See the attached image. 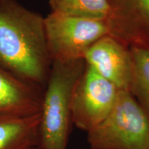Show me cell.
Wrapping results in <instances>:
<instances>
[{
    "label": "cell",
    "mask_w": 149,
    "mask_h": 149,
    "mask_svg": "<svg viewBox=\"0 0 149 149\" xmlns=\"http://www.w3.org/2000/svg\"><path fill=\"white\" fill-rule=\"evenodd\" d=\"M85 67L84 59L52 62L40 112L41 149H67L73 126L72 95Z\"/></svg>",
    "instance_id": "7a4b0ae2"
},
{
    "label": "cell",
    "mask_w": 149,
    "mask_h": 149,
    "mask_svg": "<svg viewBox=\"0 0 149 149\" xmlns=\"http://www.w3.org/2000/svg\"><path fill=\"white\" fill-rule=\"evenodd\" d=\"M51 12L77 17L111 22L112 10L109 0H49Z\"/></svg>",
    "instance_id": "8fae6325"
},
{
    "label": "cell",
    "mask_w": 149,
    "mask_h": 149,
    "mask_svg": "<svg viewBox=\"0 0 149 149\" xmlns=\"http://www.w3.org/2000/svg\"><path fill=\"white\" fill-rule=\"evenodd\" d=\"M46 43L52 62L84 59L95 43L113 35L110 22L51 12L44 17Z\"/></svg>",
    "instance_id": "277c9868"
},
{
    "label": "cell",
    "mask_w": 149,
    "mask_h": 149,
    "mask_svg": "<svg viewBox=\"0 0 149 149\" xmlns=\"http://www.w3.org/2000/svg\"><path fill=\"white\" fill-rule=\"evenodd\" d=\"M31 149H41V148L39 146H37V147H35V148H31Z\"/></svg>",
    "instance_id": "7c38bea8"
},
{
    "label": "cell",
    "mask_w": 149,
    "mask_h": 149,
    "mask_svg": "<svg viewBox=\"0 0 149 149\" xmlns=\"http://www.w3.org/2000/svg\"><path fill=\"white\" fill-rule=\"evenodd\" d=\"M40 118V113L32 115L0 113V149L38 146Z\"/></svg>",
    "instance_id": "9c48e42d"
},
{
    "label": "cell",
    "mask_w": 149,
    "mask_h": 149,
    "mask_svg": "<svg viewBox=\"0 0 149 149\" xmlns=\"http://www.w3.org/2000/svg\"><path fill=\"white\" fill-rule=\"evenodd\" d=\"M44 88L0 68V113L32 115L40 113Z\"/></svg>",
    "instance_id": "ba28073f"
},
{
    "label": "cell",
    "mask_w": 149,
    "mask_h": 149,
    "mask_svg": "<svg viewBox=\"0 0 149 149\" xmlns=\"http://www.w3.org/2000/svg\"><path fill=\"white\" fill-rule=\"evenodd\" d=\"M119 92L113 84L86 64L72 95L73 125L86 133L95 128L111 113Z\"/></svg>",
    "instance_id": "5b68a950"
},
{
    "label": "cell",
    "mask_w": 149,
    "mask_h": 149,
    "mask_svg": "<svg viewBox=\"0 0 149 149\" xmlns=\"http://www.w3.org/2000/svg\"><path fill=\"white\" fill-rule=\"evenodd\" d=\"M86 64L120 91H129L131 59L129 46L113 35L102 37L85 53Z\"/></svg>",
    "instance_id": "8992f818"
},
{
    "label": "cell",
    "mask_w": 149,
    "mask_h": 149,
    "mask_svg": "<svg viewBox=\"0 0 149 149\" xmlns=\"http://www.w3.org/2000/svg\"><path fill=\"white\" fill-rule=\"evenodd\" d=\"M131 59L130 92L149 115V48L129 46Z\"/></svg>",
    "instance_id": "30bf717a"
},
{
    "label": "cell",
    "mask_w": 149,
    "mask_h": 149,
    "mask_svg": "<svg viewBox=\"0 0 149 149\" xmlns=\"http://www.w3.org/2000/svg\"><path fill=\"white\" fill-rule=\"evenodd\" d=\"M91 149H149V115L129 91H120L111 113L87 133Z\"/></svg>",
    "instance_id": "3957f363"
},
{
    "label": "cell",
    "mask_w": 149,
    "mask_h": 149,
    "mask_svg": "<svg viewBox=\"0 0 149 149\" xmlns=\"http://www.w3.org/2000/svg\"><path fill=\"white\" fill-rule=\"evenodd\" d=\"M115 35L128 45L149 48V0H109Z\"/></svg>",
    "instance_id": "52a82bcc"
},
{
    "label": "cell",
    "mask_w": 149,
    "mask_h": 149,
    "mask_svg": "<svg viewBox=\"0 0 149 149\" xmlns=\"http://www.w3.org/2000/svg\"><path fill=\"white\" fill-rule=\"evenodd\" d=\"M51 66L44 17L17 0H0V68L45 88Z\"/></svg>",
    "instance_id": "6da1fadb"
}]
</instances>
